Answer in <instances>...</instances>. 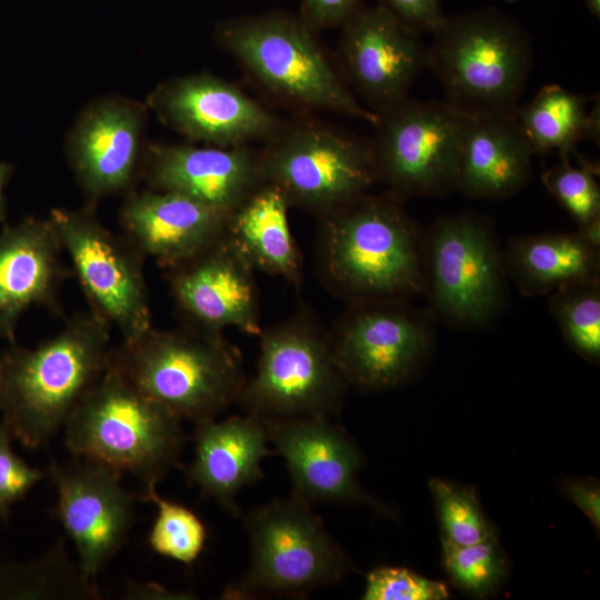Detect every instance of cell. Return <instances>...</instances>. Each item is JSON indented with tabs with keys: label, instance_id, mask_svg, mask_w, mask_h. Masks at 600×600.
<instances>
[{
	"label": "cell",
	"instance_id": "6da1fadb",
	"mask_svg": "<svg viewBox=\"0 0 600 600\" xmlns=\"http://www.w3.org/2000/svg\"><path fill=\"white\" fill-rule=\"evenodd\" d=\"M399 200L368 192L319 217L321 277L350 303L406 301L424 291V248Z\"/></svg>",
	"mask_w": 600,
	"mask_h": 600
},
{
	"label": "cell",
	"instance_id": "7a4b0ae2",
	"mask_svg": "<svg viewBox=\"0 0 600 600\" xmlns=\"http://www.w3.org/2000/svg\"><path fill=\"white\" fill-rule=\"evenodd\" d=\"M111 326L91 310L69 318L34 348L16 342L0 356V411L29 449L50 442L104 371Z\"/></svg>",
	"mask_w": 600,
	"mask_h": 600
},
{
	"label": "cell",
	"instance_id": "3957f363",
	"mask_svg": "<svg viewBox=\"0 0 600 600\" xmlns=\"http://www.w3.org/2000/svg\"><path fill=\"white\" fill-rule=\"evenodd\" d=\"M106 367L117 371L181 420L213 419L237 403L246 382L239 351L223 332L186 323L153 327L110 348Z\"/></svg>",
	"mask_w": 600,
	"mask_h": 600
},
{
	"label": "cell",
	"instance_id": "277c9868",
	"mask_svg": "<svg viewBox=\"0 0 600 600\" xmlns=\"http://www.w3.org/2000/svg\"><path fill=\"white\" fill-rule=\"evenodd\" d=\"M64 434L73 456L129 472L144 487L180 467L187 441L177 414L108 367L70 413Z\"/></svg>",
	"mask_w": 600,
	"mask_h": 600
},
{
	"label": "cell",
	"instance_id": "5b68a950",
	"mask_svg": "<svg viewBox=\"0 0 600 600\" xmlns=\"http://www.w3.org/2000/svg\"><path fill=\"white\" fill-rule=\"evenodd\" d=\"M316 33L300 16L270 12L221 22L216 39L259 87L282 103L374 126L378 116L354 98Z\"/></svg>",
	"mask_w": 600,
	"mask_h": 600
},
{
	"label": "cell",
	"instance_id": "8992f818",
	"mask_svg": "<svg viewBox=\"0 0 600 600\" xmlns=\"http://www.w3.org/2000/svg\"><path fill=\"white\" fill-rule=\"evenodd\" d=\"M429 68L460 111L516 118L533 62L524 27L496 8L444 17L431 33Z\"/></svg>",
	"mask_w": 600,
	"mask_h": 600
},
{
	"label": "cell",
	"instance_id": "52a82bcc",
	"mask_svg": "<svg viewBox=\"0 0 600 600\" xmlns=\"http://www.w3.org/2000/svg\"><path fill=\"white\" fill-rule=\"evenodd\" d=\"M259 358L238 402L259 419L329 418L348 386L333 359L328 331L300 309L258 336Z\"/></svg>",
	"mask_w": 600,
	"mask_h": 600
},
{
	"label": "cell",
	"instance_id": "ba28073f",
	"mask_svg": "<svg viewBox=\"0 0 600 600\" xmlns=\"http://www.w3.org/2000/svg\"><path fill=\"white\" fill-rule=\"evenodd\" d=\"M244 524L250 562L224 598L302 596L338 583L352 568L309 503L293 494L252 509Z\"/></svg>",
	"mask_w": 600,
	"mask_h": 600
},
{
	"label": "cell",
	"instance_id": "9c48e42d",
	"mask_svg": "<svg viewBox=\"0 0 600 600\" xmlns=\"http://www.w3.org/2000/svg\"><path fill=\"white\" fill-rule=\"evenodd\" d=\"M260 151L264 182L318 217L364 196L378 181L370 142L310 118L282 122Z\"/></svg>",
	"mask_w": 600,
	"mask_h": 600
},
{
	"label": "cell",
	"instance_id": "30bf717a",
	"mask_svg": "<svg viewBox=\"0 0 600 600\" xmlns=\"http://www.w3.org/2000/svg\"><path fill=\"white\" fill-rule=\"evenodd\" d=\"M466 113L444 101L410 98L378 114L370 142L378 181L398 198L456 189Z\"/></svg>",
	"mask_w": 600,
	"mask_h": 600
},
{
	"label": "cell",
	"instance_id": "8fae6325",
	"mask_svg": "<svg viewBox=\"0 0 600 600\" xmlns=\"http://www.w3.org/2000/svg\"><path fill=\"white\" fill-rule=\"evenodd\" d=\"M424 291L453 327L488 324L504 301L506 271L487 220L471 213L439 219L429 233Z\"/></svg>",
	"mask_w": 600,
	"mask_h": 600
},
{
	"label": "cell",
	"instance_id": "7c38bea8",
	"mask_svg": "<svg viewBox=\"0 0 600 600\" xmlns=\"http://www.w3.org/2000/svg\"><path fill=\"white\" fill-rule=\"evenodd\" d=\"M63 251L90 304V310L114 327L122 341L152 328L143 256L123 234L107 229L93 206L53 209L49 216Z\"/></svg>",
	"mask_w": 600,
	"mask_h": 600
},
{
	"label": "cell",
	"instance_id": "4fadbf2b",
	"mask_svg": "<svg viewBox=\"0 0 600 600\" xmlns=\"http://www.w3.org/2000/svg\"><path fill=\"white\" fill-rule=\"evenodd\" d=\"M427 319L402 300L350 303L328 331L333 359L346 382L366 391L400 384L426 358Z\"/></svg>",
	"mask_w": 600,
	"mask_h": 600
},
{
	"label": "cell",
	"instance_id": "5bb4252c",
	"mask_svg": "<svg viewBox=\"0 0 600 600\" xmlns=\"http://www.w3.org/2000/svg\"><path fill=\"white\" fill-rule=\"evenodd\" d=\"M51 461L47 473L58 493L57 517L72 540L82 573L96 581L126 543L136 498L116 470L96 461Z\"/></svg>",
	"mask_w": 600,
	"mask_h": 600
},
{
	"label": "cell",
	"instance_id": "9a60e30c",
	"mask_svg": "<svg viewBox=\"0 0 600 600\" xmlns=\"http://www.w3.org/2000/svg\"><path fill=\"white\" fill-rule=\"evenodd\" d=\"M419 34L382 4L361 8L342 26V76L377 116L408 99L429 68L428 47Z\"/></svg>",
	"mask_w": 600,
	"mask_h": 600
},
{
	"label": "cell",
	"instance_id": "2e32d148",
	"mask_svg": "<svg viewBox=\"0 0 600 600\" xmlns=\"http://www.w3.org/2000/svg\"><path fill=\"white\" fill-rule=\"evenodd\" d=\"M149 103L164 123L181 134L216 147L267 141L282 124L238 86L210 73L166 81L151 94Z\"/></svg>",
	"mask_w": 600,
	"mask_h": 600
},
{
	"label": "cell",
	"instance_id": "e0dca14e",
	"mask_svg": "<svg viewBox=\"0 0 600 600\" xmlns=\"http://www.w3.org/2000/svg\"><path fill=\"white\" fill-rule=\"evenodd\" d=\"M167 272L186 323L216 332L231 327L249 336L261 333L254 270L226 234Z\"/></svg>",
	"mask_w": 600,
	"mask_h": 600
},
{
	"label": "cell",
	"instance_id": "ac0fdd59",
	"mask_svg": "<svg viewBox=\"0 0 600 600\" xmlns=\"http://www.w3.org/2000/svg\"><path fill=\"white\" fill-rule=\"evenodd\" d=\"M269 442L284 459L293 496L309 502L373 500L360 488V453L329 418L261 419Z\"/></svg>",
	"mask_w": 600,
	"mask_h": 600
},
{
	"label": "cell",
	"instance_id": "d6986e66",
	"mask_svg": "<svg viewBox=\"0 0 600 600\" xmlns=\"http://www.w3.org/2000/svg\"><path fill=\"white\" fill-rule=\"evenodd\" d=\"M143 170L154 190L186 196L227 214L264 183L260 151L250 146H153Z\"/></svg>",
	"mask_w": 600,
	"mask_h": 600
},
{
	"label": "cell",
	"instance_id": "ffe728a7",
	"mask_svg": "<svg viewBox=\"0 0 600 600\" xmlns=\"http://www.w3.org/2000/svg\"><path fill=\"white\" fill-rule=\"evenodd\" d=\"M144 118L138 103L108 99L92 104L77 122L68 158L91 206L132 184L142 156Z\"/></svg>",
	"mask_w": 600,
	"mask_h": 600
},
{
	"label": "cell",
	"instance_id": "44dd1931",
	"mask_svg": "<svg viewBox=\"0 0 600 600\" xmlns=\"http://www.w3.org/2000/svg\"><path fill=\"white\" fill-rule=\"evenodd\" d=\"M50 217H28L0 233V338L16 342L21 316L32 306L60 313L58 293L68 276Z\"/></svg>",
	"mask_w": 600,
	"mask_h": 600
},
{
	"label": "cell",
	"instance_id": "7402d4cb",
	"mask_svg": "<svg viewBox=\"0 0 600 600\" xmlns=\"http://www.w3.org/2000/svg\"><path fill=\"white\" fill-rule=\"evenodd\" d=\"M228 217L186 196L153 189L129 194L120 222L123 234L143 258L168 270L222 238Z\"/></svg>",
	"mask_w": 600,
	"mask_h": 600
},
{
	"label": "cell",
	"instance_id": "603a6c76",
	"mask_svg": "<svg viewBox=\"0 0 600 600\" xmlns=\"http://www.w3.org/2000/svg\"><path fill=\"white\" fill-rule=\"evenodd\" d=\"M194 457L186 474L201 493L232 516L239 514L236 494L263 477L261 461L272 451L261 419L246 413L222 421L196 422Z\"/></svg>",
	"mask_w": 600,
	"mask_h": 600
},
{
	"label": "cell",
	"instance_id": "cb8c5ba5",
	"mask_svg": "<svg viewBox=\"0 0 600 600\" xmlns=\"http://www.w3.org/2000/svg\"><path fill=\"white\" fill-rule=\"evenodd\" d=\"M532 157L517 117L466 113L456 189L473 199L511 197L528 184Z\"/></svg>",
	"mask_w": 600,
	"mask_h": 600
},
{
	"label": "cell",
	"instance_id": "d4e9b609",
	"mask_svg": "<svg viewBox=\"0 0 600 600\" xmlns=\"http://www.w3.org/2000/svg\"><path fill=\"white\" fill-rule=\"evenodd\" d=\"M290 204L273 184L264 182L228 217L226 237L253 270L302 283V260L289 224Z\"/></svg>",
	"mask_w": 600,
	"mask_h": 600
},
{
	"label": "cell",
	"instance_id": "484cf974",
	"mask_svg": "<svg viewBox=\"0 0 600 600\" xmlns=\"http://www.w3.org/2000/svg\"><path fill=\"white\" fill-rule=\"evenodd\" d=\"M501 253L506 274L526 296L599 278V248L579 232L518 236Z\"/></svg>",
	"mask_w": 600,
	"mask_h": 600
},
{
	"label": "cell",
	"instance_id": "4316f807",
	"mask_svg": "<svg viewBox=\"0 0 600 600\" xmlns=\"http://www.w3.org/2000/svg\"><path fill=\"white\" fill-rule=\"evenodd\" d=\"M587 101L558 84H548L520 106L517 121L533 154L554 151L561 158L570 157L577 154L581 140H598L599 103L588 112Z\"/></svg>",
	"mask_w": 600,
	"mask_h": 600
},
{
	"label": "cell",
	"instance_id": "83f0119b",
	"mask_svg": "<svg viewBox=\"0 0 600 600\" xmlns=\"http://www.w3.org/2000/svg\"><path fill=\"white\" fill-rule=\"evenodd\" d=\"M96 581L69 558L62 539L36 560L0 566V599L100 600Z\"/></svg>",
	"mask_w": 600,
	"mask_h": 600
},
{
	"label": "cell",
	"instance_id": "f1b7e54d",
	"mask_svg": "<svg viewBox=\"0 0 600 600\" xmlns=\"http://www.w3.org/2000/svg\"><path fill=\"white\" fill-rule=\"evenodd\" d=\"M550 311L567 343L580 356L600 357V280L574 282L552 291Z\"/></svg>",
	"mask_w": 600,
	"mask_h": 600
},
{
	"label": "cell",
	"instance_id": "f546056e",
	"mask_svg": "<svg viewBox=\"0 0 600 600\" xmlns=\"http://www.w3.org/2000/svg\"><path fill=\"white\" fill-rule=\"evenodd\" d=\"M140 499L153 503L158 509L149 534L152 550L186 564L194 562L207 539L200 518L187 507L162 498L156 486L144 487Z\"/></svg>",
	"mask_w": 600,
	"mask_h": 600
},
{
	"label": "cell",
	"instance_id": "4dcf8cb0",
	"mask_svg": "<svg viewBox=\"0 0 600 600\" xmlns=\"http://www.w3.org/2000/svg\"><path fill=\"white\" fill-rule=\"evenodd\" d=\"M442 547L447 572L467 592L482 598L496 591L503 581L507 562L494 534L467 546L443 540Z\"/></svg>",
	"mask_w": 600,
	"mask_h": 600
},
{
	"label": "cell",
	"instance_id": "1f68e13d",
	"mask_svg": "<svg viewBox=\"0 0 600 600\" xmlns=\"http://www.w3.org/2000/svg\"><path fill=\"white\" fill-rule=\"evenodd\" d=\"M433 496L443 540L467 546L493 534L471 489L434 478L429 483Z\"/></svg>",
	"mask_w": 600,
	"mask_h": 600
},
{
	"label": "cell",
	"instance_id": "d6a6232c",
	"mask_svg": "<svg viewBox=\"0 0 600 600\" xmlns=\"http://www.w3.org/2000/svg\"><path fill=\"white\" fill-rule=\"evenodd\" d=\"M597 168L579 157V166L570 157L548 169L541 177L543 184L570 216L582 226L600 217V189Z\"/></svg>",
	"mask_w": 600,
	"mask_h": 600
},
{
	"label": "cell",
	"instance_id": "836d02e7",
	"mask_svg": "<svg viewBox=\"0 0 600 600\" xmlns=\"http://www.w3.org/2000/svg\"><path fill=\"white\" fill-rule=\"evenodd\" d=\"M449 597L447 587L411 570L380 567L367 576L364 600H442Z\"/></svg>",
	"mask_w": 600,
	"mask_h": 600
},
{
	"label": "cell",
	"instance_id": "e575fe53",
	"mask_svg": "<svg viewBox=\"0 0 600 600\" xmlns=\"http://www.w3.org/2000/svg\"><path fill=\"white\" fill-rule=\"evenodd\" d=\"M12 436L0 423V509L6 519L9 507L26 494L46 477V472L29 466L11 448Z\"/></svg>",
	"mask_w": 600,
	"mask_h": 600
},
{
	"label": "cell",
	"instance_id": "d590c367",
	"mask_svg": "<svg viewBox=\"0 0 600 600\" xmlns=\"http://www.w3.org/2000/svg\"><path fill=\"white\" fill-rule=\"evenodd\" d=\"M362 0H300V17L316 32L342 27L360 9Z\"/></svg>",
	"mask_w": 600,
	"mask_h": 600
},
{
	"label": "cell",
	"instance_id": "8d00e7d4",
	"mask_svg": "<svg viewBox=\"0 0 600 600\" xmlns=\"http://www.w3.org/2000/svg\"><path fill=\"white\" fill-rule=\"evenodd\" d=\"M381 4L418 33H432L446 17L440 0H381Z\"/></svg>",
	"mask_w": 600,
	"mask_h": 600
},
{
	"label": "cell",
	"instance_id": "74e56055",
	"mask_svg": "<svg viewBox=\"0 0 600 600\" xmlns=\"http://www.w3.org/2000/svg\"><path fill=\"white\" fill-rule=\"evenodd\" d=\"M569 499L582 510L594 527L600 526V490L593 481L570 480L566 484Z\"/></svg>",
	"mask_w": 600,
	"mask_h": 600
},
{
	"label": "cell",
	"instance_id": "f35d334b",
	"mask_svg": "<svg viewBox=\"0 0 600 600\" xmlns=\"http://www.w3.org/2000/svg\"><path fill=\"white\" fill-rule=\"evenodd\" d=\"M127 599H191L190 593L171 591L156 583H131L124 592Z\"/></svg>",
	"mask_w": 600,
	"mask_h": 600
},
{
	"label": "cell",
	"instance_id": "ab89813d",
	"mask_svg": "<svg viewBox=\"0 0 600 600\" xmlns=\"http://www.w3.org/2000/svg\"><path fill=\"white\" fill-rule=\"evenodd\" d=\"M13 167L10 163L0 161V221L4 222L7 218V202L4 189L12 174Z\"/></svg>",
	"mask_w": 600,
	"mask_h": 600
},
{
	"label": "cell",
	"instance_id": "60d3db41",
	"mask_svg": "<svg viewBox=\"0 0 600 600\" xmlns=\"http://www.w3.org/2000/svg\"><path fill=\"white\" fill-rule=\"evenodd\" d=\"M578 232L591 246L600 247V217L579 226Z\"/></svg>",
	"mask_w": 600,
	"mask_h": 600
},
{
	"label": "cell",
	"instance_id": "b9f144b4",
	"mask_svg": "<svg viewBox=\"0 0 600 600\" xmlns=\"http://www.w3.org/2000/svg\"><path fill=\"white\" fill-rule=\"evenodd\" d=\"M590 12L597 17L600 14V0H584Z\"/></svg>",
	"mask_w": 600,
	"mask_h": 600
},
{
	"label": "cell",
	"instance_id": "7bdbcfd3",
	"mask_svg": "<svg viewBox=\"0 0 600 600\" xmlns=\"http://www.w3.org/2000/svg\"><path fill=\"white\" fill-rule=\"evenodd\" d=\"M0 517H1L2 519H6V517H4V514H3V512H2L1 509H0Z\"/></svg>",
	"mask_w": 600,
	"mask_h": 600
},
{
	"label": "cell",
	"instance_id": "ee69618b",
	"mask_svg": "<svg viewBox=\"0 0 600 600\" xmlns=\"http://www.w3.org/2000/svg\"><path fill=\"white\" fill-rule=\"evenodd\" d=\"M0 389H1V362H0Z\"/></svg>",
	"mask_w": 600,
	"mask_h": 600
},
{
	"label": "cell",
	"instance_id": "f6af8a7d",
	"mask_svg": "<svg viewBox=\"0 0 600 600\" xmlns=\"http://www.w3.org/2000/svg\"><path fill=\"white\" fill-rule=\"evenodd\" d=\"M506 1L513 2V1H516V0H506Z\"/></svg>",
	"mask_w": 600,
	"mask_h": 600
}]
</instances>
